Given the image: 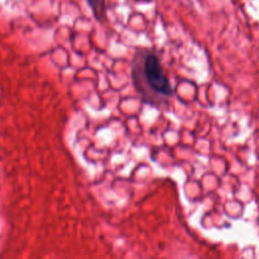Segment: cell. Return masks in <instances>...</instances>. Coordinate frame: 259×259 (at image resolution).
Returning <instances> with one entry per match:
<instances>
[{
  "label": "cell",
  "instance_id": "1",
  "mask_svg": "<svg viewBox=\"0 0 259 259\" xmlns=\"http://www.w3.org/2000/svg\"><path fill=\"white\" fill-rule=\"evenodd\" d=\"M133 83L142 100L152 105L166 104L174 93L158 56L148 50L136 53L132 65Z\"/></svg>",
  "mask_w": 259,
  "mask_h": 259
},
{
  "label": "cell",
  "instance_id": "2",
  "mask_svg": "<svg viewBox=\"0 0 259 259\" xmlns=\"http://www.w3.org/2000/svg\"><path fill=\"white\" fill-rule=\"evenodd\" d=\"M89 8L92 11L94 18L98 21H101L106 16V0H85Z\"/></svg>",
  "mask_w": 259,
  "mask_h": 259
}]
</instances>
